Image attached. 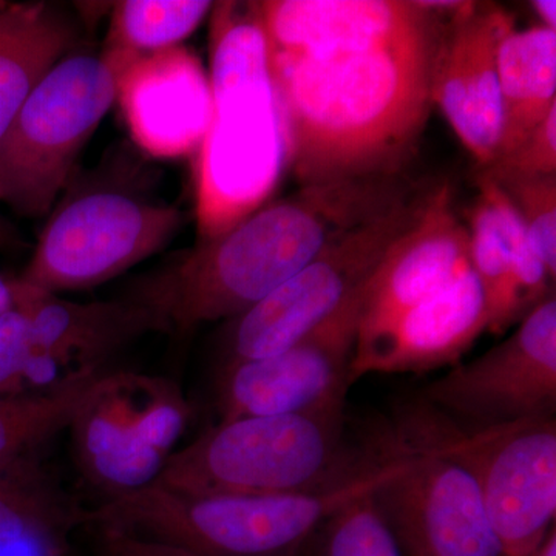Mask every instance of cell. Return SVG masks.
Listing matches in <instances>:
<instances>
[{
  "instance_id": "6da1fadb",
  "label": "cell",
  "mask_w": 556,
  "mask_h": 556,
  "mask_svg": "<svg viewBox=\"0 0 556 556\" xmlns=\"http://www.w3.org/2000/svg\"><path fill=\"white\" fill-rule=\"evenodd\" d=\"M434 27L393 46L325 58H270L288 167L299 185L404 175L433 97Z\"/></svg>"
},
{
  "instance_id": "7a4b0ae2",
  "label": "cell",
  "mask_w": 556,
  "mask_h": 556,
  "mask_svg": "<svg viewBox=\"0 0 556 556\" xmlns=\"http://www.w3.org/2000/svg\"><path fill=\"white\" fill-rule=\"evenodd\" d=\"M417 189L405 175L302 185L263 204L215 239L200 241L177 265L131 298L155 311L163 332L239 317L309 265L348 230L379 217Z\"/></svg>"
},
{
  "instance_id": "3957f363",
  "label": "cell",
  "mask_w": 556,
  "mask_h": 556,
  "mask_svg": "<svg viewBox=\"0 0 556 556\" xmlns=\"http://www.w3.org/2000/svg\"><path fill=\"white\" fill-rule=\"evenodd\" d=\"M211 124L197 152L201 241L257 211L288 167L268 36L257 3L222 2L212 11Z\"/></svg>"
},
{
  "instance_id": "277c9868",
  "label": "cell",
  "mask_w": 556,
  "mask_h": 556,
  "mask_svg": "<svg viewBox=\"0 0 556 556\" xmlns=\"http://www.w3.org/2000/svg\"><path fill=\"white\" fill-rule=\"evenodd\" d=\"M413 455L401 445L342 484L289 495L193 496L152 484L91 508L86 525L197 556H298L339 508L396 478Z\"/></svg>"
},
{
  "instance_id": "5b68a950",
  "label": "cell",
  "mask_w": 556,
  "mask_h": 556,
  "mask_svg": "<svg viewBox=\"0 0 556 556\" xmlns=\"http://www.w3.org/2000/svg\"><path fill=\"white\" fill-rule=\"evenodd\" d=\"M343 407L218 422L177 450L153 484L193 496H270L342 484L380 457L345 445Z\"/></svg>"
},
{
  "instance_id": "8992f818",
  "label": "cell",
  "mask_w": 556,
  "mask_h": 556,
  "mask_svg": "<svg viewBox=\"0 0 556 556\" xmlns=\"http://www.w3.org/2000/svg\"><path fill=\"white\" fill-rule=\"evenodd\" d=\"M123 72L104 54H72L47 73L0 139V203L46 217L84 146L118 100Z\"/></svg>"
},
{
  "instance_id": "52a82bcc",
  "label": "cell",
  "mask_w": 556,
  "mask_h": 556,
  "mask_svg": "<svg viewBox=\"0 0 556 556\" xmlns=\"http://www.w3.org/2000/svg\"><path fill=\"white\" fill-rule=\"evenodd\" d=\"M427 407L409 416L404 438L470 471L504 556L532 554L555 526V416L464 430Z\"/></svg>"
},
{
  "instance_id": "ba28073f",
  "label": "cell",
  "mask_w": 556,
  "mask_h": 556,
  "mask_svg": "<svg viewBox=\"0 0 556 556\" xmlns=\"http://www.w3.org/2000/svg\"><path fill=\"white\" fill-rule=\"evenodd\" d=\"M190 419L175 380L108 369L70 420L75 466L102 503L130 495L160 478Z\"/></svg>"
},
{
  "instance_id": "9c48e42d",
  "label": "cell",
  "mask_w": 556,
  "mask_h": 556,
  "mask_svg": "<svg viewBox=\"0 0 556 556\" xmlns=\"http://www.w3.org/2000/svg\"><path fill=\"white\" fill-rule=\"evenodd\" d=\"M433 188H417L396 206L329 243L309 265L237 317L226 365L274 356L305 338L378 269L419 218Z\"/></svg>"
},
{
  "instance_id": "30bf717a",
  "label": "cell",
  "mask_w": 556,
  "mask_h": 556,
  "mask_svg": "<svg viewBox=\"0 0 556 556\" xmlns=\"http://www.w3.org/2000/svg\"><path fill=\"white\" fill-rule=\"evenodd\" d=\"M181 225L169 204L116 190L83 193L54 212L17 280L53 294L98 287L152 257Z\"/></svg>"
},
{
  "instance_id": "8fae6325",
  "label": "cell",
  "mask_w": 556,
  "mask_h": 556,
  "mask_svg": "<svg viewBox=\"0 0 556 556\" xmlns=\"http://www.w3.org/2000/svg\"><path fill=\"white\" fill-rule=\"evenodd\" d=\"M422 396L470 430L555 416V294L538 303L506 340L428 383Z\"/></svg>"
},
{
  "instance_id": "7c38bea8",
  "label": "cell",
  "mask_w": 556,
  "mask_h": 556,
  "mask_svg": "<svg viewBox=\"0 0 556 556\" xmlns=\"http://www.w3.org/2000/svg\"><path fill=\"white\" fill-rule=\"evenodd\" d=\"M367 285L368 281L362 285L331 316L288 350L226 365L218 380L219 422L343 407L354 382L358 324Z\"/></svg>"
},
{
  "instance_id": "4fadbf2b",
  "label": "cell",
  "mask_w": 556,
  "mask_h": 556,
  "mask_svg": "<svg viewBox=\"0 0 556 556\" xmlns=\"http://www.w3.org/2000/svg\"><path fill=\"white\" fill-rule=\"evenodd\" d=\"M413 448L409 466L372 493L407 556H504L477 481L463 464L430 445Z\"/></svg>"
},
{
  "instance_id": "5bb4252c",
  "label": "cell",
  "mask_w": 556,
  "mask_h": 556,
  "mask_svg": "<svg viewBox=\"0 0 556 556\" xmlns=\"http://www.w3.org/2000/svg\"><path fill=\"white\" fill-rule=\"evenodd\" d=\"M515 17L496 3L464 2L442 14L431 97L479 169L496 160L503 131L497 50Z\"/></svg>"
},
{
  "instance_id": "9a60e30c",
  "label": "cell",
  "mask_w": 556,
  "mask_h": 556,
  "mask_svg": "<svg viewBox=\"0 0 556 556\" xmlns=\"http://www.w3.org/2000/svg\"><path fill=\"white\" fill-rule=\"evenodd\" d=\"M453 204L452 186H434L419 218L369 277L356 353L467 265L468 228Z\"/></svg>"
},
{
  "instance_id": "2e32d148",
  "label": "cell",
  "mask_w": 556,
  "mask_h": 556,
  "mask_svg": "<svg viewBox=\"0 0 556 556\" xmlns=\"http://www.w3.org/2000/svg\"><path fill=\"white\" fill-rule=\"evenodd\" d=\"M260 9L270 58L283 60L393 46L439 21L419 0H268Z\"/></svg>"
},
{
  "instance_id": "e0dca14e",
  "label": "cell",
  "mask_w": 556,
  "mask_h": 556,
  "mask_svg": "<svg viewBox=\"0 0 556 556\" xmlns=\"http://www.w3.org/2000/svg\"><path fill=\"white\" fill-rule=\"evenodd\" d=\"M139 148L159 159L197 155L212 116L208 75L178 46L139 58L121 75L118 100Z\"/></svg>"
},
{
  "instance_id": "ac0fdd59",
  "label": "cell",
  "mask_w": 556,
  "mask_h": 556,
  "mask_svg": "<svg viewBox=\"0 0 556 556\" xmlns=\"http://www.w3.org/2000/svg\"><path fill=\"white\" fill-rule=\"evenodd\" d=\"M16 308L30 325L33 348L65 379L105 371L109 358L148 332L161 331L155 311L141 300L72 302L14 278Z\"/></svg>"
},
{
  "instance_id": "d6986e66",
  "label": "cell",
  "mask_w": 556,
  "mask_h": 556,
  "mask_svg": "<svg viewBox=\"0 0 556 556\" xmlns=\"http://www.w3.org/2000/svg\"><path fill=\"white\" fill-rule=\"evenodd\" d=\"M489 313L470 262L437 292L402 314L354 357L353 378L428 372L459 364L489 332Z\"/></svg>"
},
{
  "instance_id": "ffe728a7",
  "label": "cell",
  "mask_w": 556,
  "mask_h": 556,
  "mask_svg": "<svg viewBox=\"0 0 556 556\" xmlns=\"http://www.w3.org/2000/svg\"><path fill=\"white\" fill-rule=\"evenodd\" d=\"M477 186L468 212V262L484 294L489 332L501 336L555 294V281L503 190L479 174Z\"/></svg>"
},
{
  "instance_id": "44dd1931",
  "label": "cell",
  "mask_w": 556,
  "mask_h": 556,
  "mask_svg": "<svg viewBox=\"0 0 556 556\" xmlns=\"http://www.w3.org/2000/svg\"><path fill=\"white\" fill-rule=\"evenodd\" d=\"M75 42L72 22L50 3H10L0 14V139Z\"/></svg>"
},
{
  "instance_id": "7402d4cb",
  "label": "cell",
  "mask_w": 556,
  "mask_h": 556,
  "mask_svg": "<svg viewBox=\"0 0 556 556\" xmlns=\"http://www.w3.org/2000/svg\"><path fill=\"white\" fill-rule=\"evenodd\" d=\"M501 131L497 159L514 152L556 109V31L543 25L510 30L497 50Z\"/></svg>"
},
{
  "instance_id": "603a6c76",
  "label": "cell",
  "mask_w": 556,
  "mask_h": 556,
  "mask_svg": "<svg viewBox=\"0 0 556 556\" xmlns=\"http://www.w3.org/2000/svg\"><path fill=\"white\" fill-rule=\"evenodd\" d=\"M86 514L53 481L38 452L0 464V554L25 541H67L73 527L86 525Z\"/></svg>"
},
{
  "instance_id": "cb8c5ba5",
  "label": "cell",
  "mask_w": 556,
  "mask_h": 556,
  "mask_svg": "<svg viewBox=\"0 0 556 556\" xmlns=\"http://www.w3.org/2000/svg\"><path fill=\"white\" fill-rule=\"evenodd\" d=\"M215 3L207 0H124L113 10L102 54L121 72L139 58L181 46Z\"/></svg>"
},
{
  "instance_id": "d4e9b609",
  "label": "cell",
  "mask_w": 556,
  "mask_h": 556,
  "mask_svg": "<svg viewBox=\"0 0 556 556\" xmlns=\"http://www.w3.org/2000/svg\"><path fill=\"white\" fill-rule=\"evenodd\" d=\"M102 372H87L43 393L0 399V464L39 452L50 438L65 430Z\"/></svg>"
},
{
  "instance_id": "484cf974",
  "label": "cell",
  "mask_w": 556,
  "mask_h": 556,
  "mask_svg": "<svg viewBox=\"0 0 556 556\" xmlns=\"http://www.w3.org/2000/svg\"><path fill=\"white\" fill-rule=\"evenodd\" d=\"M372 493L339 508L321 526L320 556H404Z\"/></svg>"
},
{
  "instance_id": "4316f807",
  "label": "cell",
  "mask_w": 556,
  "mask_h": 556,
  "mask_svg": "<svg viewBox=\"0 0 556 556\" xmlns=\"http://www.w3.org/2000/svg\"><path fill=\"white\" fill-rule=\"evenodd\" d=\"M482 174V172H478ZM484 177L503 190L527 230L538 257L556 278V175L541 177Z\"/></svg>"
},
{
  "instance_id": "83f0119b",
  "label": "cell",
  "mask_w": 556,
  "mask_h": 556,
  "mask_svg": "<svg viewBox=\"0 0 556 556\" xmlns=\"http://www.w3.org/2000/svg\"><path fill=\"white\" fill-rule=\"evenodd\" d=\"M50 390L49 372L33 348L30 325L14 306L0 316V399Z\"/></svg>"
},
{
  "instance_id": "f1b7e54d",
  "label": "cell",
  "mask_w": 556,
  "mask_h": 556,
  "mask_svg": "<svg viewBox=\"0 0 556 556\" xmlns=\"http://www.w3.org/2000/svg\"><path fill=\"white\" fill-rule=\"evenodd\" d=\"M478 172L490 177L556 175V109L519 144Z\"/></svg>"
},
{
  "instance_id": "f546056e",
  "label": "cell",
  "mask_w": 556,
  "mask_h": 556,
  "mask_svg": "<svg viewBox=\"0 0 556 556\" xmlns=\"http://www.w3.org/2000/svg\"><path fill=\"white\" fill-rule=\"evenodd\" d=\"M94 529V556H197L169 544L144 540L116 532V530Z\"/></svg>"
},
{
  "instance_id": "4dcf8cb0",
  "label": "cell",
  "mask_w": 556,
  "mask_h": 556,
  "mask_svg": "<svg viewBox=\"0 0 556 556\" xmlns=\"http://www.w3.org/2000/svg\"><path fill=\"white\" fill-rule=\"evenodd\" d=\"M24 247V240L16 228L0 214V251H13Z\"/></svg>"
},
{
  "instance_id": "1f68e13d",
  "label": "cell",
  "mask_w": 556,
  "mask_h": 556,
  "mask_svg": "<svg viewBox=\"0 0 556 556\" xmlns=\"http://www.w3.org/2000/svg\"><path fill=\"white\" fill-rule=\"evenodd\" d=\"M533 11L536 16L540 17L543 27L551 28L556 31V2L555 0H533Z\"/></svg>"
},
{
  "instance_id": "d6a6232c",
  "label": "cell",
  "mask_w": 556,
  "mask_h": 556,
  "mask_svg": "<svg viewBox=\"0 0 556 556\" xmlns=\"http://www.w3.org/2000/svg\"><path fill=\"white\" fill-rule=\"evenodd\" d=\"M16 306V291H14V278H9L0 273V316Z\"/></svg>"
},
{
  "instance_id": "836d02e7",
  "label": "cell",
  "mask_w": 556,
  "mask_h": 556,
  "mask_svg": "<svg viewBox=\"0 0 556 556\" xmlns=\"http://www.w3.org/2000/svg\"><path fill=\"white\" fill-rule=\"evenodd\" d=\"M529 556H556V529L555 526L548 530L546 538L541 541L540 546Z\"/></svg>"
},
{
  "instance_id": "e575fe53",
  "label": "cell",
  "mask_w": 556,
  "mask_h": 556,
  "mask_svg": "<svg viewBox=\"0 0 556 556\" xmlns=\"http://www.w3.org/2000/svg\"><path fill=\"white\" fill-rule=\"evenodd\" d=\"M10 3L9 2H0V14L3 13L7 9H9Z\"/></svg>"
}]
</instances>
